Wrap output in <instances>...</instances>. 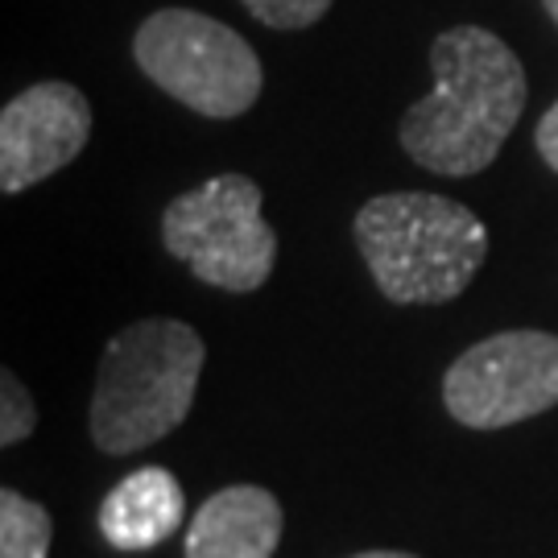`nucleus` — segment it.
Masks as SVG:
<instances>
[{"label": "nucleus", "mask_w": 558, "mask_h": 558, "mask_svg": "<svg viewBox=\"0 0 558 558\" xmlns=\"http://www.w3.org/2000/svg\"><path fill=\"white\" fill-rule=\"evenodd\" d=\"M430 66L435 92L401 117V149L451 179L488 170L525 108L518 54L480 25H456L435 38Z\"/></svg>", "instance_id": "1"}, {"label": "nucleus", "mask_w": 558, "mask_h": 558, "mask_svg": "<svg viewBox=\"0 0 558 558\" xmlns=\"http://www.w3.org/2000/svg\"><path fill=\"white\" fill-rule=\"evenodd\" d=\"M356 244L380 294L401 306L459 299L488 257V232L472 207L398 191L360 207Z\"/></svg>", "instance_id": "2"}, {"label": "nucleus", "mask_w": 558, "mask_h": 558, "mask_svg": "<svg viewBox=\"0 0 558 558\" xmlns=\"http://www.w3.org/2000/svg\"><path fill=\"white\" fill-rule=\"evenodd\" d=\"M199 331L179 319L124 327L100 364L92 398V439L108 456H133L166 439L191 414L203 373Z\"/></svg>", "instance_id": "3"}, {"label": "nucleus", "mask_w": 558, "mask_h": 558, "mask_svg": "<svg viewBox=\"0 0 558 558\" xmlns=\"http://www.w3.org/2000/svg\"><path fill=\"white\" fill-rule=\"evenodd\" d=\"M133 54L149 83H158L166 96L216 120L248 112L265 80L257 50L232 25L195 9H161L145 17Z\"/></svg>", "instance_id": "4"}, {"label": "nucleus", "mask_w": 558, "mask_h": 558, "mask_svg": "<svg viewBox=\"0 0 558 558\" xmlns=\"http://www.w3.org/2000/svg\"><path fill=\"white\" fill-rule=\"evenodd\" d=\"M161 244L199 281L232 294L260 290L278 260V236L260 216V186L244 174H220L179 195L161 216Z\"/></svg>", "instance_id": "5"}, {"label": "nucleus", "mask_w": 558, "mask_h": 558, "mask_svg": "<svg viewBox=\"0 0 558 558\" xmlns=\"http://www.w3.org/2000/svg\"><path fill=\"white\" fill-rule=\"evenodd\" d=\"M447 414L472 430H500L558 405V336L500 331L472 343L442 377Z\"/></svg>", "instance_id": "6"}, {"label": "nucleus", "mask_w": 558, "mask_h": 558, "mask_svg": "<svg viewBox=\"0 0 558 558\" xmlns=\"http://www.w3.org/2000/svg\"><path fill=\"white\" fill-rule=\"evenodd\" d=\"M92 137V104L62 80L34 83L0 112V191L17 195L80 158Z\"/></svg>", "instance_id": "7"}, {"label": "nucleus", "mask_w": 558, "mask_h": 558, "mask_svg": "<svg viewBox=\"0 0 558 558\" xmlns=\"http://www.w3.org/2000/svg\"><path fill=\"white\" fill-rule=\"evenodd\" d=\"M281 505L269 488L232 484L203 500L186 530V558H274L281 542Z\"/></svg>", "instance_id": "8"}, {"label": "nucleus", "mask_w": 558, "mask_h": 558, "mask_svg": "<svg viewBox=\"0 0 558 558\" xmlns=\"http://www.w3.org/2000/svg\"><path fill=\"white\" fill-rule=\"evenodd\" d=\"M186 497L166 468H141L124 476L100 505V534L117 550H149L182 525Z\"/></svg>", "instance_id": "9"}, {"label": "nucleus", "mask_w": 558, "mask_h": 558, "mask_svg": "<svg viewBox=\"0 0 558 558\" xmlns=\"http://www.w3.org/2000/svg\"><path fill=\"white\" fill-rule=\"evenodd\" d=\"M50 513L17 488L0 493V558H50Z\"/></svg>", "instance_id": "10"}, {"label": "nucleus", "mask_w": 558, "mask_h": 558, "mask_svg": "<svg viewBox=\"0 0 558 558\" xmlns=\"http://www.w3.org/2000/svg\"><path fill=\"white\" fill-rule=\"evenodd\" d=\"M269 29H306L331 9V0H240Z\"/></svg>", "instance_id": "11"}, {"label": "nucleus", "mask_w": 558, "mask_h": 558, "mask_svg": "<svg viewBox=\"0 0 558 558\" xmlns=\"http://www.w3.org/2000/svg\"><path fill=\"white\" fill-rule=\"evenodd\" d=\"M4 414H0V442L4 447H13V442L29 439L34 435V422H38V410H34V398H29V389L21 385L13 373H4Z\"/></svg>", "instance_id": "12"}, {"label": "nucleus", "mask_w": 558, "mask_h": 558, "mask_svg": "<svg viewBox=\"0 0 558 558\" xmlns=\"http://www.w3.org/2000/svg\"><path fill=\"white\" fill-rule=\"evenodd\" d=\"M538 154L542 161L558 174V100L546 108V117L538 120Z\"/></svg>", "instance_id": "13"}, {"label": "nucleus", "mask_w": 558, "mask_h": 558, "mask_svg": "<svg viewBox=\"0 0 558 558\" xmlns=\"http://www.w3.org/2000/svg\"><path fill=\"white\" fill-rule=\"evenodd\" d=\"M352 558H418V555H401V550H364V555H352Z\"/></svg>", "instance_id": "14"}, {"label": "nucleus", "mask_w": 558, "mask_h": 558, "mask_svg": "<svg viewBox=\"0 0 558 558\" xmlns=\"http://www.w3.org/2000/svg\"><path fill=\"white\" fill-rule=\"evenodd\" d=\"M542 4H546V13H550V17H555V25H558V0H542Z\"/></svg>", "instance_id": "15"}]
</instances>
